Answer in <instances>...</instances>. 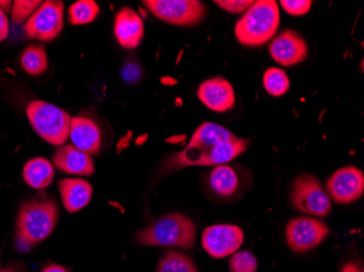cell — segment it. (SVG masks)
Wrapping results in <instances>:
<instances>
[{"instance_id": "cell-6", "label": "cell", "mask_w": 364, "mask_h": 272, "mask_svg": "<svg viewBox=\"0 0 364 272\" xmlns=\"http://www.w3.org/2000/svg\"><path fill=\"white\" fill-rule=\"evenodd\" d=\"M290 198L294 207L304 214L326 217L332 212L328 194L323 190L318 178L313 175L296 177L291 185Z\"/></svg>"}, {"instance_id": "cell-4", "label": "cell", "mask_w": 364, "mask_h": 272, "mask_svg": "<svg viewBox=\"0 0 364 272\" xmlns=\"http://www.w3.org/2000/svg\"><path fill=\"white\" fill-rule=\"evenodd\" d=\"M196 239V224L183 214L161 217L156 222L136 233L141 246H171L190 249Z\"/></svg>"}, {"instance_id": "cell-3", "label": "cell", "mask_w": 364, "mask_h": 272, "mask_svg": "<svg viewBox=\"0 0 364 272\" xmlns=\"http://www.w3.org/2000/svg\"><path fill=\"white\" fill-rule=\"evenodd\" d=\"M279 20V9L275 0H257L237 22L235 36L245 46H262L274 38Z\"/></svg>"}, {"instance_id": "cell-12", "label": "cell", "mask_w": 364, "mask_h": 272, "mask_svg": "<svg viewBox=\"0 0 364 272\" xmlns=\"http://www.w3.org/2000/svg\"><path fill=\"white\" fill-rule=\"evenodd\" d=\"M269 54L279 65L291 67L306 60L308 45L296 31H284L271 43Z\"/></svg>"}, {"instance_id": "cell-16", "label": "cell", "mask_w": 364, "mask_h": 272, "mask_svg": "<svg viewBox=\"0 0 364 272\" xmlns=\"http://www.w3.org/2000/svg\"><path fill=\"white\" fill-rule=\"evenodd\" d=\"M70 138L73 146L89 155L101 151L102 132L95 122L85 116H73L70 122Z\"/></svg>"}, {"instance_id": "cell-35", "label": "cell", "mask_w": 364, "mask_h": 272, "mask_svg": "<svg viewBox=\"0 0 364 272\" xmlns=\"http://www.w3.org/2000/svg\"><path fill=\"white\" fill-rule=\"evenodd\" d=\"M147 135H143V138H139L138 141H136V144H143L142 142H144L145 140H146Z\"/></svg>"}, {"instance_id": "cell-7", "label": "cell", "mask_w": 364, "mask_h": 272, "mask_svg": "<svg viewBox=\"0 0 364 272\" xmlns=\"http://www.w3.org/2000/svg\"><path fill=\"white\" fill-rule=\"evenodd\" d=\"M143 5L155 16L176 26H196L206 13V7L198 0H145Z\"/></svg>"}, {"instance_id": "cell-26", "label": "cell", "mask_w": 364, "mask_h": 272, "mask_svg": "<svg viewBox=\"0 0 364 272\" xmlns=\"http://www.w3.org/2000/svg\"><path fill=\"white\" fill-rule=\"evenodd\" d=\"M280 6L291 16L306 14L312 7L310 0H280Z\"/></svg>"}, {"instance_id": "cell-33", "label": "cell", "mask_w": 364, "mask_h": 272, "mask_svg": "<svg viewBox=\"0 0 364 272\" xmlns=\"http://www.w3.org/2000/svg\"><path fill=\"white\" fill-rule=\"evenodd\" d=\"M187 138L186 135H178V136H173V138H168L167 142L171 143V144H177V143H181L182 141H185Z\"/></svg>"}, {"instance_id": "cell-8", "label": "cell", "mask_w": 364, "mask_h": 272, "mask_svg": "<svg viewBox=\"0 0 364 272\" xmlns=\"http://www.w3.org/2000/svg\"><path fill=\"white\" fill-rule=\"evenodd\" d=\"M63 1L47 0L41 5L24 26V32L31 40L50 42L60 34L63 28Z\"/></svg>"}, {"instance_id": "cell-32", "label": "cell", "mask_w": 364, "mask_h": 272, "mask_svg": "<svg viewBox=\"0 0 364 272\" xmlns=\"http://www.w3.org/2000/svg\"><path fill=\"white\" fill-rule=\"evenodd\" d=\"M12 5H14L12 1H0V10L5 12V13L6 12H9Z\"/></svg>"}, {"instance_id": "cell-28", "label": "cell", "mask_w": 364, "mask_h": 272, "mask_svg": "<svg viewBox=\"0 0 364 272\" xmlns=\"http://www.w3.org/2000/svg\"><path fill=\"white\" fill-rule=\"evenodd\" d=\"M141 67L136 63L130 62L124 65L122 71V77L128 83H134L141 77Z\"/></svg>"}, {"instance_id": "cell-20", "label": "cell", "mask_w": 364, "mask_h": 272, "mask_svg": "<svg viewBox=\"0 0 364 272\" xmlns=\"http://www.w3.org/2000/svg\"><path fill=\"white\" fill-rule=\"evenodd\" d=\"M21 65L28 75H41L48 67L46 49L42 45H28L21 55Z\"/></svg>"}, {"instance_id": "cell-24", "label": "cell", "mask_w": 364, "mask_h": 272, "mask_svg": "<svg viewBox=\"0 0 364 272\" xmlns=\"http://www.w3.org/2000/svg\"><path fill=\"white\" fill-rule=\"evenodd\" d=\"M43 1L40 0H16L12 5L11 20L14 24H23L28 21L33 13L41 7Z\"/></svg>"}, {"instance_id": "cell-2", "label": "cell", "mask_w": 364, "mask_h": 272, "mask_svg": "<svg viewBox=\"0 0 364 272\" xmlns=\"http://www.w3.org/2000/svg\"><path fill=\"white\" fill-rule=\"evenodd\" d=\"M59 210L53 200H30L20 206L16 217V247L28 251L52 234Z\"/></svg>"}, {"instance_id": "cell-22", "label": "cell", "mask_w": 364, "mask_h": 272, "mask_svg": "<svg viewBox=\"0 0 364 272\" xmlns=\"http://www.w3.org/2000/svg\"><path fill=\"white\" fill-rule=\"evenodd\" d=\"M100 14V7L93 0H79L69 8V22L82 26L93 22Z\"/></svg>"}, {"instance_id": "cell-18", "label": "cell", "mask_w": 364, "mask_h": 272, "mask_svg": "<svg viewBox=\"0 0 364 272\" xmlns=\"http://www.w3.org/2000/svg\"><path fill=\"white\" fill-rule=\"evenodd\" d=\"M54 177V167L46 158H33L24 165L23 179L32 189H46L52 183Z\"/></svg>"}, {"instance_id": "cell-31", "label": "cell", "mask_w": 364, "mask_h": 272, "mask_svg": "<svg viewBox=\"0 0 364 272\" xmlns=\"http://www.w3.org/2000/svg\"><path fill=\"white\" fill-rule=\"evenodd\" d=\"M42 272H69L68 270L65 269L63 266L59 265H49L43 269Z\"/></svg>"}, {"instance_id": "cell-34", "label": "cell", "mask_w": 364, "mask_h": 272, "mask_svg": "<svg viewBox=\"0 0 364 272\" xmlns=\"http://www.w3.org/2000/svg\"><path fill=\"white\" fill-rule=\"evenodd\" d=\"M161 81L165 85H175V84H177V80L173 79V77H161Z\"/></svg>"}, {"instance_id": "cell-29", "label": "cell", "mask_w": 364, "mask_h": 272, "mask_svg": "<svg viewBox=\"0 0 364 272\" xmlns=\"http://www.w3.org/2000/svg\"><path fill=\"white\" fill-rule=\"evenodd\" d=\"M9 33V20L5 12L0 10V42H3L7 38Z\"/></svg>"}, {"instance_id": "cell-23", "label": "cell", "mask_w": 364, "mask_h": 272, "mask_svg": "<svg viewBox=\"0 0 364 272\" xmlns=\"http://www.w3.org/2000/svg\"><path fill=\"white\" fill-rule=\"evenodd\" d=\"M264 87L273 96H282L289 91L290 81L287 73L279 67H269L263 77Z\"/></svg>"}, {"instance_id": "cell-36", "label": "cell", "mask_w": 364, "mask_h": 272, "mask_svg": "<svg viewBox=\"0 0 364 272\" xmlns=\"http://www.w3.org/2000/svg\"><path fill=\"white\" fill-rule=\"evenodd\" d=\"M0 272H16V270L12 269V268H6V269L1 270Z\"/></svg>"}, {"instance_id": "cell-19", "label": "cell", "mask_w": 364, "mask_h": 272, "mask_svg": "<svg viewBox=\"0 0 364 272\" xmlns=\"http://www.w3.org/2000/svg\"><path fill=\"white\" fill-rule=\"evenodd\" d=\"M210 185L218 195L228 197L238 190L239 178L236 171L229 165H216L210 173Z\"/></svg>"}, {"instance_id": "cell-14", "label": "cell", "mask_w": 364, "mask_h": 272, "mask_svg": "<svg viewBox=\"0 0 364 272\" xmlns=\"http://www.w3.org/2000/svg\"><path fill=\"white\" fill-rule=\"evenodd\" d=\"M114 32L122 47L134 49L142 42L144 24L141 16L134 9L124 7L114 16Z\"/></svg>"}, {"instance_id": "cell-30", "label": "cell", "mask_w": 364, "mask_h": 272, "mask_svg": "<svg viewBox=\"0 0 364 272\" xmlns=\"http://www.w3.org/2000/svg\"><path fill=\"white\" fill-rule=\"evenodd\" d=\"M341 272H362L360 270L359 266L355 263H346L343 268H341Z\"/></svg>"}, {"instance_id": "cell-1", "label": "cell", "mask_w": 364, "mask_h": 272, "mask_svg": "<svg viewBox=\"0 0 364 272\" xmlns=\"http://www.w3.org/2000/svg\"><path fill=\"white\" fill-rule=\"evenodd\" d=\"M249 141L238 138L220 124L205 122L196 129L183 151L167 159L166 169L189 165H220L245 153Z\"/></svg>"}, {"instance_id": "cell-15", "label": "cell", "mask_w": 364, "mask_h": 272, "mask_svg": "<svg viewBox=\"0 0 364 272\" xmlns=\"http://www.w3.org/2000/svg\"><path fill=\"white\" fill-rule=\"evenodd\" d=\"M53 163L63 173L75 175H92L95 171L91 155L80 151L73 145L59 147L53 157Z\"/></svg>"}, {"instance_id": "cell-21", "label": "cell", "mask_w": 364, "mask_h": 272, "mask_svg": "<svg viewBox=\"0 0 364 272\" xmlns=\"http://www.w3.org/2000/svg\"><path fill=\"white\" fill-rule=\"evenodd\" d=\"M157 272H198L193 261L186 254L167 251L159 259Z\"/></svg>"}, {"instance_id": "cell-5", "label": "cell", "mask_w": 364, "mask_h": 272, "mask_svg": "<svg viewBox=\"0 0 364 272\" xmlns=\"http://www.w3.org/2000/svg\"><path fill=\"white\" fill-rule=\"evenodd\" d=\"M28 121L43 140L63 146L70 138L71 118L65 110L43 100H34L26 107Z\"/></svg>"}, {"instance_id": "cell-11", "label": "cell", "mask_w": 364, "mask_h": 272, "mask_svg": "<svg viewBox=\"0 0 364 272\" xmlns=\"http://www.w3.org/2000/svg\"><path fill=\"white\" fill-rule=\"evenodd\" d=\"M326 189L337 204H350L363 194V173L355 167L341 168L329 178Z\"/></svg>"}, {"instance_id": "cell-13", "label": "cell", "mask_w": 364, "mask_h": 272, "mask_svg": "<svg viewBox=\"0 0 364 272\" xmlns=\"http://www.w3.org/2000/svg\"><path fill=\"white\" fill-rule=\"evenodd\" d=\"M198 96L206 107L214 111H228L236 104L234 87L220 77L203 82L198 87Z\"/></svg>"}, {"instance_id": "cell-17", "label": "cell", "mask_w": 364, "mask_h": 272, "mask_svg": "<svg viewBox=\"0 0 364 272\" xmlns=\"http://www.w3.org/2000/svg\"><path fill=\"white\" fill-rule=\"evenodd\" d=\"M63 204L69 212H79L89 205L93 195L91 184L82 179H63L58 183Z\"/></svg>"}, {"instance_id": "cell-10", "label": "cell", "mask_w": 364, "mask_h": 272, "mask_svg": "<svg viewBox=\"0 0 364 272\" xmlns=\"http://www.w3.org/2000/svg\"><path fill=\"white\" fill-rule=\"evenodd\" d=\"M243 231L234 224H215L208 227L202 234V245L210 256L224 259L242 245Z\"/></svg>"}, {"instance_id": "cell-9", "label": "cell", "mask_w": 364, "mask_h": 272, "mask_svg": "<svg viewBox=\"0 0 364 272\" xmlns=\"http://www.w3.org/2000/svg\"><path fill=\"white\" fill-rule=\"evenodd\" d=\"M328 228L323 221L309 217H299L290 221L286 228L288 246L296 253L316 249L326 239Z\"/></svg>"}, {"instance_id": "cell-25", "label": "cell", "mask_w": 364, "mask_h": 272, "mask_svg": "<svg viewBox=\"0 0 364 272\" xmlns=\"http://www.w3.org/2000/svg\"><path fill=\"white\" fill-rule=\"evenodd\" d=\"M229 268L231 272H255L257 269V259L250 251H239L231 257Z\"/></svg>"}, {"instance_id": "cell-27", "label": "cell", "mask_w": 364, "mask_h": 272, "mask_svg": "<svg viewBox=\"0 0 364 272\" xmlns=\"http://www.w3.org/2000/svg\"><path fill=\"white\" fill-rule=\"evenodd\" d=\"M214 3L230 13H241V12L247 11L255 1H251V0H216Z\"/></svg>"}]
</instances>
